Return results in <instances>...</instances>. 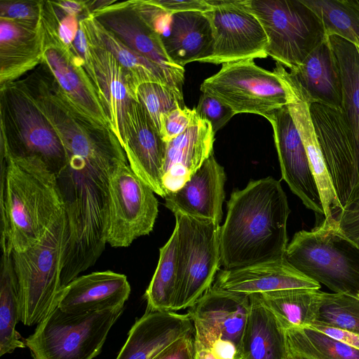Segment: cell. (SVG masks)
Segmentation results:
<instances>
[{
    "instance_id": "obj_1",
    "label": "cell",
    "mask_w": 359,
    "mask_h": 359,
    "mask_svg": "<svg viewBox=\"0 0 359 359\" xmlns=\"http://www.w3.org/2000/svg\"><path fill=\"white\" fill-rule=\"evenodd\" d=\"M220 226L221 265L233 269L285 257L290 213L279 181H250L231 194Z\"/></svg>"
},
{
    "instance_id": "obj_2",
    "label": "cell",
    "mask_w": 359,
    "mask_h": 359,
    "mask_svg": "<svg viewBox=\"0 0 359 359\" xmlns=\"http://www.w3.org/2000/svg\"><path fill=\"white\" fill-rule=\"evenodd\" d=\"M1 248L18 252L36 245L65 213L56 176L36 158L1 154Z\"/></svg>"
},
{
    "instance_id": "obj_3",
    "label": "cell",
    "mask_w": 359,
    "mask_h": 359,
    "mask_svg": "<svg viewBox=\"0 0 359 359\" xmlns=\"http://www.w3.org/2000/svg\"><path fill=\"white\" fill-rule=\"evenodd\" d=\"M68 237L66 213L28 250L12 251L17 276L20 321L27 326L42 322L57 305Z\"/></svg>"
},
{
    "instance_id": "obj_4",
    "label": "cell",
    "mask_w": 359,
    "mask_h": 359,
    "mask_svg": "<svg viewBox=\"0 0 359 359\" xmlns=\"http://www.w3.org/2000/svg\"><path fill=\"white\" fill-rule=\"evenodd\" d=\"M0 86L1 154L39 158L56 175L66 163L56 132L20 79Z\"/></svg>"
},
{
    "instance_id": "obj_5",
    "label": "cell",
    "mask_w": 359,
    "mask_h": 359,
    "mask_svg": "<svg viewBox=\"0 0 359 359\" xmlns=\"http://www.w3.org/2000/svg\"><path fill=\"white\" fill-rule=\"evenodd\" d=\"M285 257L335 293L359 294V248L338 231L335 220L295 233Z\"/></svg>"
},
{
    "instance_id": "obj_6",
    "label": "cell",
    "mask_w": 359,
    "mask_h": 359,
    "mask_svg": "<svg viewBox=\"0 0 359 359\" xmlns=\"http://www.w3.org/2000/svg\"><path fill=\"white\" fill-rule=\"evenodd\" d=\"M123 311L67 313L57 306L24 341L34 359H93Z\"/></svg>"
},
{
    "instance_id": "obj_7",
    "label": "cell",
    "mask_w": 359,
    "mask_h": 359,
    "mask_svg": "<svg viewBox=\"0 0 359 359\" xmlns=\"http://www.w3.org/2000/svg\"><path fill=\"white\" fill-rule=\"evenodd\" d=\"M247 4L266 34L268 56L290 72L327 37L318 16L302 0H247Z\"/></svg>"
},
{
    "instance_id": "obj_8",
    "label": "cell",
    "mask_w": 359,
    "mask_h": 359,
    "mask_svg": "<svg viewBox=\"0 0 359 359\" xmlns=\"http://www.w3.org/2000/svg\"><path fill=\"white\" fill-rule=\"evenodd\" d=\"M180 281L172 311L192 306L212 287L221 266L220 225L180 213Z\"/></svg>"
},
{
    "instance_id": "obj_9",
    "label": "cell",
    "mask_w": 359,
    "mask_h": 359,
    "mask_svg": "<svg viewBox=\"0 0 359 359\" xmlns=\"http://www.w3.org/2000/svg\"><path fill=\"white\" fill-rule=\"evenodd\" d=\"M200 90L230 107L234 114H267L287 106L285 90L272 72L252 59L224 63L201 83Z\"/></svg>"
},
{
    "instance_id": "obj_10",
    "label": "cell",
    "mask_w": 359,
    "mask_h": 359,
    "mask_svg": "<svg viewBox=\"0 0 359 359\" xmlns=\"http://www.w3.org/2000/svg\"><path fill=\"white\" fill-rule=\"evenodd\" d=\"M154 194L128 162L116 168L109 180L107 243L113 248H126L153 230L158 212Z\"/></svg>"
},
{
    "instance_id": "obj_11",
    "label": "cell",
    "mask_w": 359,
    "mask_h": 359,
    "mask_svg": "<svg viewBox=\"0 0 359 359\" xmlns=\"http://www.w3.org/2000/svg\"><path fill=\"white\" fill-rule=\"evenodd\" d=\"M208 1L212 8L204 13L211 25L212 44L199 62L223 65L268 57L266 34L247 0Z\"/></svg>"
},
{
    "instance_id": "obj_12",
    "label": "cell",
    "mask_w": 359,
    "mask_h": 359,
    "mask_svg": "<svg viewBox=\"0 0 359 359\" xmlns=\"http://www.w3.org/2000/svg\"><path fill=\"white\" fill-rule=\"evenodd\" d=\"M310 111L320 147L341 208L359 181V149L341 110L313 102Z\"/></svg>"
},
{
    "instance_id": "obj_13",
    "label": "cell",
    "mask_w": 359,
    "mask_h": 359,
    "mask_svg": "<svg viewBox=\"0 0 359 359\" xmlns=\"http://www.w3.org/2000/svg\"><path fill=\"white\" fill-rule=\"evenodd\" d=\"M43 43L42 63L69 100L83 114L111 128L107 110L74 45L62 43L53 26L40 18Z\"/></svg>"
},
{
    "instance_id": "obj_14",
    "label": "cell",
    "mask_w": 359,
    "mask_h": 359,
    "mask_svg": "<svg viewBox=\"0 0 359 359\" xmlns=\"http://www.w3.org/2000/svg\"><path fill=\"white\" fill-rule=\"evenodd\" d=\"M90 14L124 44L158 65L171 85L182 90L184 67L171 60L161 36L142 18L133 0H114L111 4Z\"/></svg>"
},
{
    "instance_id": "obj_15",
    "label": "cell",
    "mask_w": 359,
    "mask_h": 359,
    "mask_svg": "<svg viewBox=\"0 0 359 359\" xmlns=\"http://www.w3.org/2000/svg\"><path fill=\"white\" fill-rule=\"evenodd\" d=\"M264 117L271 123L282 178L305 207L324 216L320 196L306 149L287 106Z\"/></svg>"
},
{
    "instance_id": "obj_16",
    "label": "cell",
    "mask_w": 359,
    "mask_h": 359,
    "mask_svg": "<svg viewBox=\"0 0 359 359\" xmlns=\"http://www.w3.org/2000/svg\"><path fill=\"white\" fill-rule=\"evenodd\" d=\"M122 147L132 170L156 194L165 198L163 168L166 143L140 103L132 100Z\"/></svg>"
},
{
    "instance_id": "obj_17",
    "label": "cell",
    "mask_w": 359,
    "mask_h": 359,
    "mask_svg": "<svg viewBox=\"0 0 359 359\" xmlns=\"http://www.w3.org/2000/svg\"><path fill=\"white\" fill-rule=\"evenodd\" d=\"M87 39L97 90L107 110L111 128L123 144L127 112L137 94L130 79L115 57L80 21Z\"/></svg>"
},
{
    "instance_id": "obj_18",
    "label": "cell",
    "mask_w": 359,
    "mask_h": 359,
    "mask_svg": "<svg viewBox=\"0 0 359 359\" xmlns=\"http://www.w3.org/2000/svg\"><path fill=\"white\" fill-rule=\"evenodd\" d=\"M226 180L224 168L212 154L180 189L165 196V205L174 215L180 213L219 224Z\"/></svg>"
},
{
    "instance_id": "obj_19",
    "label": "cell",
    "mask_w": 359,
    "mask_h": 359,
    "mask_svg": "<svg viewBox=\"0 0 359 359\" xmlns=\"http://www.w3.org/2000/svg\"><path fill=\"white\" fill-rule=\"evenodd\" d=\"M127 277L111 271L76 277L61 290L57 306L67 313H85L123 307L129 298Z\"/></svg>"
},
{
    "instance_id": "obj_20",
    "label": "cell",
    "mask_w": 359,
    "mask_h": 359,
    "mask_svg": "<svg viewBox=\"0 0 359 359\" xmlns=\"http://www.w3.org/2000/svg\"><path fill=\"white\" fill-rule=\"evenodd\" d=\"M248 295L293 288H320V284L294 268L285 257L245 267L224 269L214 285Z\"/></svg>"
},
{
    "instance_id": "obj_21",
    "label": "cell",
    "mask_w": 359,
    "mask_h": 359,
    "mask_svg": "<svg viewBox=\"0 0 359 359\" xmlns=\"http://www.w3.org/2000/svg\"><path fill=\"white\" fill-rule=\"evenodd\" d=\"M215 133L199 118L184 133L166 143L163 184L167 194L180 189L212 154Z\"/></svg>"
},
{
    "instance_id": "obj_22",
    "label": "cell",
    "mask_w": 359,
    "mask_h": 359,
    "mask_svg": "<svg viewBox=\"0 0 359 359\" xmlns=\"http://www.w3.org/2000/svg\"><path fill=\"white\" fill-rule=\"evenodd\" d=\"M193 331L194 326L189 313L147 309L132 326L116 359H153L175 341Z\"/></svg>"
},
{
    "instance_id": "obj_23",
    "label": "cell",
    "mask_w": 359,
    "mask_h": 359,
    "mask_svg": "<svg viewBox=\"0 0 359 359\" xmlns=\"http://www.w3.org/2000/svg\"><path fill=\"white\" fill-rule=\"evenodd\" d=\"M251 309L250 295L215 285L190 307L193 323L208 328L242 348Z\"/></svg>"
},
{
    "instance_id": "obj_24",
    "label": "cell",
    "mask_w": 359,
    "mask_h": 359,
    "mask_svg": "<svg viewBox=\"0 0 359 359\" xmlns=\"http://www.w3.org/2000/svg\"><path fill=\"white\" fill-rule=\"evenodd\" d=\"M43 43L38 24L0 18V85L15 81L41 65Z\"/></svg>"
},
{
    "instance_id": "obj_25",
    "label": "cell",
    "mask_w": 359,
    "mask_h": 359,
    "mask_svg": "<svg viewBox=\"0 0 359 359\" xmlns=\"http://www.w3.org/2000/svg\"><path fill=\"white\" fill-rule=\"evenodd\" d=\"M162 41L171 60L184 67L210 54L212 44L210 22L205 13L199 11L172 13L169 29Z\"/></svg>"
},
{
    "instance_id": "obj_26",
    "label": "cell",
    "mask_w": 359,
    "mask_h": 359,
    "mask_svg": "<svg viewBox=\"0 0 359 359\" xmlns=\"http://www.w3.org/2000/svg\"><path fill=\"white\" fill-rule=\"evenodd\" d=\"M290 73L299 83L312 103H320L341 109L339 69L327 37L297 69Z\"/></svg>"
},
{
    "instance_id": "obj_27",
    "label": "cell",
    "mask_w": 359,
    "mask_h": 359,
    "mask_svg": "<svg viewBox=\"0 0 359 359\" xmlns=\"http://www.w3.org/2000/svg\"><path fill=\"white\" fill-rule=\"evenodd\" d=\"M250 313L242 341L246 359H285V330L262 304L257 294H250Z\"/></svg>"
},
{
    "instance_id": "obj_28",
    "label": "cell",
    "mask_w": 359,
    "mask_h": 359,
    "mask_svg": "<svg viewBox=\"0 0 359 359\" xmlns=\"http://www.w3.org/2000/svg\"><path fill=\"white\" fill-rule=\"evenodd\" d=\"M323 292L314 288H293L257 294L262 304L287 330L313 325L317 319Z\"/></svg>"
},
{
    "instance_id": "obj_29",
    "label": "cell",
    "mask_w": 359,
    "mask_h": 359,
    "mask_svg": "<svg viewBox=\"0 0 359 359\" xmlns=\"http://www.w3.org/2000/svg\"><path fill=\"white\" fill-rule=\"evenodd\" d=\"M80 21L115 57L130 77L136 94L138 87L144 83L158 82L172 86L158 65L124 44L91 14L83 16Z\"/></svg>"
},
{
    "instance_id": "obj_30",
    "label": "cell",
    "mask_w": 359,
    "mask_h": 359,
    "mask_svg": "<svg viewBox=\"0 0 359 359\" xmlns=\"http://www.w3.org/2000/svg\"><path fill=\"white\" fill-rule=\"evenodd\" d=\"M0 272V356L26 347L16 330L20 321L19 286L12 251L3 250Z\"/></svg>"
},
{
    "instance_id": "obj_31",
    "label": "cell",
    "mask_w": 359,
    "mask_h": 359,
    "mask_svg": "<svg viewBox=\"0 0 359 359\" xmlns=\"http://www.w3.org/2000/svg\"><path fill=\"white\" fill-rule=\"evenodd\" d=\"M180 273L179 235L175 226L171 236L159 250L157 267L144 294L147 309L172 311Z\"/></svg>"
},
{
    "instance_id": "obj_32",
    "label": "cell",
    "mask_w": 359,
    "mask_h": 359,
    "mask_svg": "<svg viewBox=\"0 0 359 359\" xmlns=\"http://www.w3.org/2000/svg\"><path fill=\"white\" fill-rule=\"evenodd\" d=\"M327 38L339 69L341 110L359 149V51L355 44L338 36H329Z\"/></svg>"
},
{
    "instance_id": "obj_33",
    "label": "cell",
    "mask_w": 359,
    "mask_h": 359,
    "mask_svg": "<svg viewBox=\"0 0 359 359\" xmlns=\"http://www.w3.org/2000/svg\"><path fill=\"white\" fill-rule=\"evenodd\" d=\"M287 353L303 359H359V350L309 327L285 330Z\"/></svg>"
},
{
    "instance_id": "obj_34",
    "label": "cell",
    "mask_w": 359,
    "mask_h": 359,
    "mask_svg": "<svg viewBox=\"0 0 359 359\" xmlns=\"http://www.w3.org/2000/svg\"><path fill=\"white\" fill-rule=\"evenodd\" d=\"M321 20L327 36H338L359 46V1L302 0Z\"/></svg>"
},
{
    "instance_id": "obj_35",
    "label": "cell",
    "mask_w": 359,
    "mask_h": 359,
    "mask_svg": "<svg viewBox=\"0 0 359 359\" xmlns=\"http://www.w3.org/2000/svg\"><path fill=\"white\" fill-rule=\"evenodd\" d=\"M313 325L332 326L359 334L358 295L323 292L318 315Z\"/></svg>"
},
{
    "instance_id": "obj_36",
    "label": "cell",
    "mask_w": 359,
    "mask_h": 359,
    "mask_svg": "<svg viewBox=\"0 0 359 359\" xmlns=\"http://www.w3.org/2000/svg\"><path fill=\"white\" fill-rule=\"evenodd\" d=\"M137 100L159 133L161 116L177 107H185L182 90L158 82L141 84L137 90Z\"/></svg>"
},
{
    "instance_id": "obj_37",
    "label": "cell",
    "mask_w": 359,
    "mask_h": 359,
    "mask_svg": "<svg viewBox=\"0 0 359 359\" xmlns=\"http://www.w3.org/2000/svg\"><path fill=\"white\" fill-rule=\"evenodd\" d=\"M195 339L208 347L217 359H246L243 348L212 330L194 323Z\"/></svg>"
},
{
    "instance_id": "obj_38",
    "label": "cell",
    "mask_w": 359,
    "mask_h": 359,
    "mask_svg": "<svg viewBox=\"0 0 359 359\" xmlns=\"http://www.w3.org/2000/svg\"><path fill=\"white\" fill-rule=\"evenodd\" d=\"M334 219L338 231L359 248V181Z\"/></svg>"
},
{
    "instance_id": "obj_39",
    "label": "cell",
    "mask_w": 359,
    "mask_h": 359,
    "mask_svg": "<svg viewBox=\"0 0 359 359\" xmlns=\"http://www.w3.org/2000/svg\"><path fill=\"white\" fill-rule=\"evenodd\" d=\"M196 108L177 107L161 116L160 134L165 142L184 133L199 119Z\"/></svg>"
},
{
    "instance_id": "obj_40",
    "label": "cell",
    "mask_w": 359,
    "mask_h": 359,
    "mask_svg": "<svg viewBox=\"0 0 359 359\" xmlns=\"http://www.w3.org/2000/svg\"><path fill=\"white\" fill-rule=\"evenodd\" d=\"M42 1L1 0L0 18L29 24L40 20Z\"/></svg>"
},
{
    "instance_id": "obj_41",
    "label": "cell",
    "mask_w": 359,
    "mask_h": 359,
    "mask_svg": "<svg viewBox=\"0 0 359 359\" xmlns=\"http://www.w3.org/2000/svg\"><path fill=\"white\" fill-rule=\"evenodd\" d=\"M196 110L201 118L210 123L215 133L235 115L230 107L213 96L204 93L199 98Z\"/></svg>"
},
{
    "instance_id": "obj_42",
    "label": "cell",
    "mask_w": 359,
    "mask_h": 359,
    "mask_svg": "<svg viewBox=\"0 0 359 359\" xmlns=\"http://www.w3.org/2000/svg\"><path fill=\"white\" fill-rule=\"evenodd\" d=\"M153 359H196L194 331L175 341Z\"/></svg>"
},
{
    "instance_id": "obj_43",
    "label": "cell",
    "mask_w": 359,
    "mask_h": 359,
    "mask_svg": "<svg viewBox=\"0 0 359 359\" xmlns=\"http://www.w3.org/2000/svg\"><path fill=\"white\" fill-rule=\"evenodd\" d=\"M154 4L170 13L187 11H199L205 13L212 7L208 0H153Z\"/></svg>"
},
{
    "instance_id": "obj_44",
    "label": "cell",
    "mask_w": 359,
    "mask_h": 359,
    "mask_svg": "<svg viewBox=\"0 0 359 359\" xmlns=\"http://www.w3.org/2000/svg\"><path fill=\"white\" fill-rule=\"evenodd\" d=\"M346 345L359 350V334L348 330L323 325L309 326Z\"/></svg>"
},
{
    "instance_id": "obj_45",
    "label": "cell",
    "mask_w": 359,
    "mask_h": 359,
    "mask_svg": "<svg viewBox=\"0 0 359 359\" xmlns=\"http://www.w3.org/2000/svg\"><path fill=\"white\" fill-rule=\"evenodd\" d=\"M53 2L68 15L81 18L90 14L88 10L86 1L60 0L53 1Z\"/></svg>"
},
{
    "instance_id": "obj_46",
    "label": "cell",
    "mask_w": 359,
    "mask_h": 359,
    "mask_svg": "<svg viewBox=\"0 0 359 359\" xmlns=\"http://www.w3.org/2000/svg\"><path fill=\"white\" fill-rule=\"evenodd\" d=\"M196 359H217L211 351L195 339Z\"/></svg>"
},
{
    "instance_id": "obj_47",
    "label": "cell",
    "mask_w": 359,
    "mask_h": 359,
    "mask_svg": "<svg viewBox=\"0 0 359 359\" xmlns=\"http://www.w3.org/2000/svg\"><path fill=\"white\" fill-rule=\"evenodd\" d=\"M285 359H303V358L294 357V356H292V355H291L287 353V355Z\"/></svg>"
},
{
    "instance_id": "obj_48",
    "label": "cell",
    "mask_w": 359,
    "mask_h": 359,
    "mask_svg": "<svg viewBox=\"0 0 359 359\" xmlns=\"http://www.w3.org/2000/svg\"><path fill=\"white\" fill-rule=\"evenodd\" d=\"M358 49V51H359V46H357Z\"/></svg>"
},
{
    "instance_id": "obj_49",
    "label": "cell",
    "mask_w": 359,
    "mask_h": 359,
    "mask_svg": "<svg viewBox=\"0 0 359 359\" xmlns=\"http://www.w3.org/2000/svg\"><path fill=\"white\" fill-rule=\"evenodd\" d=\"M358 297H359V294H358Z\"/></svg>"
}]
</instances>
